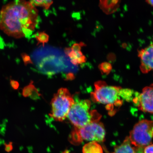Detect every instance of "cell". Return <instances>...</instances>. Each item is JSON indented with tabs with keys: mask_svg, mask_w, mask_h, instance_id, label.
Masks as SVG:
<instances>
[{
	"mask_svg": "<svg viewBox=\"0 0 153 153\" xmlns=\"http://www.w3.org/2000/svg\"><path fill=\"white\" fill-rule=\"evenodd\" d=\"M143 153H153V144H150L144 147Z\"/></svg>",
	"mask_w": 153,
	"mask_h": 153,
	"instance_id": "obj_17",
	"label": "cell"
},
{
	"mask_svg": "<svg viewBox=\"0 0 153 153\" xmlns=\"http://www.w3.org/2000/svg\"><path fill=\"white\" fill-rule=\"evenodd\" d=\"M74 102V98L68 90L66 88H61L54 94L51 100L50 116L55 121H64L68 117Z\"/></svg>",
	"mask_w": 153,
	"mask_h": 153,
	"instance_id": "obj_4",
	"label": "cell"
},
{
	"mask_svg": "<svg viewBox=\"0 0 153 153\" xmlns=\"http://www.w3.org/2000/svg\"><path fill=\"white\" fill-rule=\"evenodd\" d=\"M143 148H139V147H136L134 146V153H143Z\"/></svg>",
	"mask_w": 153,
	"mask_h": 153,
	"instance_id": "obj_20",
	"label": "cell"
},
{
	"mask_svg": "<svg viewBox=\"0 0 153 153\" xmlns=\"http://www.w3.org/2000/svg\"><path fill=\"white\" fill-rule=\"evenodd\" d=\"M83 153H103L102 147L98 143L94 141L89 142L85 145Z\"/></svg>",
	"mask_w": 153,
	"mask_h": 153,
	"instance_id": "obj_12",
	"label": "cell"
},
{
	"mask_svg": "<svg viewBox=\"0 0 153 153\" xmlns=\"http://www.w3.org/2000/svg\"><path fill=\"white\" fill-rule=\"evenodd\" d=\"M133 145L144 148L151 144L153 138V121L140 120L134 126L129 137Z\"/></svg>",
	"mask_w": 153,
	"mask_h": 153,
	"instance_id": "obj_6",
	"label": "cell"
},
{
	"mask_svg": "<svg viewBox=\"0 0 153 153\" xmlns=\"http://www.w3.org/2000/svg\"><path fill=\"white\" fill-rule=\"evenodd\" d=\"M132 145L129 137H127L122 144L115 148L113 153H134Z\"/></svg>",
	"mask_w": 153,
	"mask_h": 153,
	"instance_id": "obj_11",
	"label": "cell"
},
{
	"mask_svg": "<svg viewBox=\"0 0 153 153\" xmlns=\"http://www.w3.org/2000/svg\"><path fill=\"white\" fill-rule=\"evenodd\" d=\"M35 37L38 41V44L41 43L43 45H45V43H47L49 41V36L45 32H39L35 35Z\"/></svg>",
	"mask_w": 153,
	"mask_h": 153,
	"instance_id": "obj_14",
	"label": "cell"
},
{
	"mask_svg": "<svg viewBox=\"0 0 153 153\" xmlns=\"http://www.w3.org/2000/svg\"><path fill=\"white\" fill-rule=\"evenodd\" d=\"M34 6L43 7L47 10L53 3V0H30V1Z\"/></svg>",
	"mask_w": 153,
	"mask_h": 153,
	"instance_id": "obj_13",
	"label": "cell"
},
{
	"mask_svg": "<svg viewBox=\"0 0 153 153\" xmlns=\"http://www.w3.org/2000/svg\"><path fill=\"white\" fill-rule=\"evenodd\" d=\"M146 1L149 4L153 7V0H146Z\"/></svg>",
	"mask_w": 153,
	"mask_h": 153,
	"instance_id": "obj_22",
	"label": "cell"
},
{
	"mask_svg": "<svg viewBox=\"0 0 153 153\" xmlns=\"http://www.w3.org/2000/svg\"><path fill=\"white\" fill-rule=\"evenodd\" d=\"M85 46L83 43L74 44L71 48H66L65 52L71 59V62L74 65L82 64L86 62V57L81 52V48Z\"/></svg>",
	"mask_w": 153,
	"mask_h": 153,
	"instance_id": "obj_9",
	"label": "cell"
},
{
	"mask_svg": "<svg viewBox=\"0 0 153 153\" xmlns=\"http://www.w3.org/2000/svg\"><path fill=\"white\" fill-rule=\"evenodd\" d=\"M66 78L68 80H72L74 78V76L73 74L71 73L68 74L66 75Z\"/></svg>",
	"mask_w": 153,
	"mask_h": 153,
	"instance_id": "obj_21",
	"label": "cell"
},
{
	"mask_svg": "<svg viewBox=\"0 0 153 153\" xmlns=\"http://www.w3.org/2000/svg\"><path fill=\"white\" fill-rule=\"evenodd\" d=\"M120 1V0H100L99 5L105 13L109 14L116 11Z\"/></svg>",
	"mask_w": 153,
	"mask_h": 153,
	"instance_id": "obj_10",
	"label": "cell"
},
{
	"mask_svg": "<svg viewBox=\"0 0 153 153\" xmlns=\"http://www.w3.org/2000/svg\"><path fill=\"white\" fill-rule=\"evenodd\" d=\"M133 101L139 110L153 114V84L145 87L141 93H136Z\"/></svg>",
	"mask_w": 153,
	"mask_h": 153,
	"instance_id": "obj_7",
	"label": "cell"
},
{
	"mask_svg": "<svg viewBox=\"0 0 153 153\" xmlns=\"http://www.w3.org/2000/svg\"><path fill=\"white\" fill-rule=\"evenodd\" d=\"M140 60V69L143 74H153V44L138 51Z\"/></svg>",
	"mask_w": 153,
	"mask_h": 153,
	"instance_id": "obj_8",
	"label": "cell"
},
{
	"mask_svg": "<svg viewBox=\"0 0 153 153\" xmlns=\"http://www.w3.org/2000/svg\"><path fill=\"white\" fill-rule=\"evenodd\" d=\"M40 94L38 92L37 89L35 88L30 96L31 98L33 99H37L40 96Z\"/></svg>",
	"mask_w": 153,
	"mask_h": 153,
	"instance_id": "obj_19",
	"label": "cell"
},
{
	"mask_svg": "<svg viewBox=\"0 0 153 153\" xmlns=\"http://www.w3.org/2000/svg\"><path fill=\"white\" fill-rule=\"evenodd\" d=\"M24 63L25 65L27 66L29 64H32V62L31 59L29 56L25 53H23L21 54Z\"/></svg>",
	"mask_w": 153,
	"mask_h": 153,
	"instance_id": "obj_16",
	"label": "cell"
},
{
	"mask_svg": "<svg viewBox=\"0 0 153 153\" xmlns=\"http://www.w3.org/2000/svg\"><path fill=\"white\" fill-rule=\"evenodd\" d=\"M37 9L30 1L15 0L4 6L0 12V28L15 38H28L38 22Z\"/></svg>",
	"mask_w": 153,
	"mask_h": 153,
	"instance_id": "obj_1",
	"label": "cell"
},
{
	"mask_svg": "<svg viewBox=\"0 0 153 153\" xmlns=\"http://www.w3.org/2000/svg\"><path fill=\"white\" fill-rule=\"evenodd\" d=\"M33 83V82L31 81L29 85L24 87L22 91L23 97H27L31 95L32 92L36 88Z\"/></svg>",
	"mask_w": 153,
	"mask_h": 153,
	"instance_id": "obj_15",
	"label": "cell"
},
{
	"mask_svg": "<svg viewBox=\"0 0 153 153\" xmlns=\"http://www.w3.org/2000/svg\"><path fill=\"white\" fill-rule=\"evenodd\" d=\"M72 105L68 118L75 128H80L94 122L99 121L101 116L96 111L90 110L91 101L81 100L74 97Z\"/></svg>",
	"mask_w": 153,
	"mask_h": 153,
	"instance_id": "obj_3",
	"label": "cell"
},
{
	"mask_svg": "<svg viewBox=\"0 0 153 153\" xmlns=\"http://www.w3.org/2000/svg\"><path fill=\"white\" fill-rule=\"evenodd\" d=\"M94 91L91 93L92 100L95 102L106 105L110 113L114 107L121 106L123 100L120 95L121 87L109 85L104 81H99L94 83Z\"/></svg>",
	"mask_w": 153,
	"mask_h": 153,
	"instance_id": "obj_2",
	"label": "cell"
},
{
	"mask_svg": "<svg viewBox=\"0 0 153 153\" xmlns=\"http://www.w3.org/2000/svg\"><path fill=\"white\" fill-rule=\"evenodd\" d=\"M10 84L11 87L14 90L18 89L19 87V83L18 81L12 79H10Z\"/></svg>",
	"mask_w": 153,
	"mask_h": 153,
	"instance_id": "obj_18",
	"label": "cell"
},
{
	"mask_svg": "<svg viewBox=\"0 0 153 153\" xmlns=\"http://www.w3.org/2000/svg\"><path fill=\"white\" fill-rule=\"evenodd\" d=\"M105 129L103 124L99 121L94 122L84 127L76 128L72 133L74 143L83 141L101 142L104 141Z\"/></svg>",
	"mask_w": 153,
	"mask_h": 153,
	"instance_id": "obj_5",
	"label": "cell"
}]
</instances>
